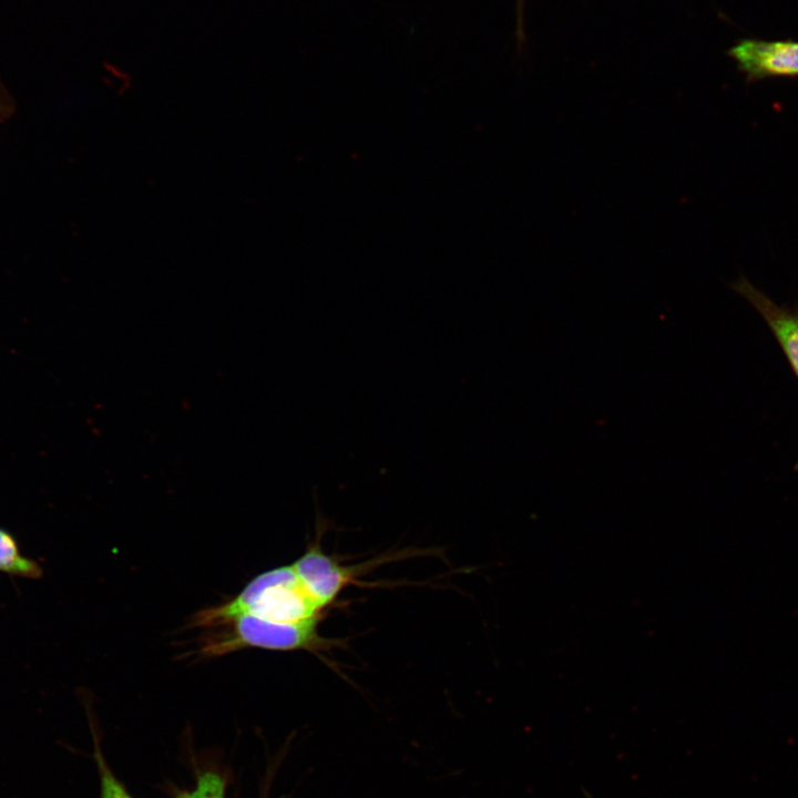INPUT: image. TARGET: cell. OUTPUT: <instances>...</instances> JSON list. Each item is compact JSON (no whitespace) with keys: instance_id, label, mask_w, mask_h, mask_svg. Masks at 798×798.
<instances>
[{"instance_id":"6da1fadb","label":"cell","mask_w":798,"mask_h":798,"mask_svg":"<svg viewBox=\"0 0 798 798\" xmlns=\"http://www.w3.org/2000/svg\"><path fill=\"white\" fill-rule=\"evenodd\" d=\"M324 610L293 565H286L255 576L229 602L196 613L193 625L212 627L232 616L250 614L275 623L317 627Z\"/></svg>"},{"instance_id":"52a82bcc","label":"cell","mask_w":798,"mask_h":798,"mask_svg":"<svg viewBox=\"0 0 798 798\" xmlns=\"http://www.w3.org/2000/svg\"><path fill=\"white\" fill-rule=\"evenodd\" d=\"M93 739L94 758L100 775V798H133L106 764L94 733Z\"/></svg>"},{"instance_id":"277c9868","label":"cell","mask_w":798,"mask_h":798,"mask_svg":"<svg viewBox=\"0 0 798 798\" xmlns=\"http://www.w3.org/2000/svg\"><path fill=\"white\" fill-rule=\"evenodd\" d=\"M291 565L303 584L325 608L335 602L355 575L354 569L339 565L318 544L309 545Z\"/></svg>"},{"instance_id":"ba28073f","label":"cell","mask_w":798,"mask_h":798,"mask_svg":"<svg viewBox=\"0 0 798 798\" xmlns=\"http://www.w3.org/2000/svg\"><path fill=\"white\" fill-rule=\"evenodd\" d=\"M178 798H226L225 780L218 773L205 771L198 776L195 787Z\"/></svg>"},{"instance_id":"7a4b0ae2","label":"cell","mask_w":798,"mask_h":798,"mask_svg":"<svg viewBox=\"0 0 798 798\" xmlns=\"http://www.w3.org/2000/svg\"><path fill=\"white\" fill-rule=\"evenodd\" d=\"M219 625L227 627L223 633L212 634L202 645V653L206 656H221L245 647L314 651L323 642L317 627L280 624L250 614H238L214 626Z\"/></svg>"},{"instance_id":"5b68a950","label":"cell","mask_w":798,"mask_h":798,"mask_svg":"<svg viewBox=\"0 0 798 798\" xmlns=\"http://www.w3.org/2000/svg\"><path fill=\"white\" fill-rule=\"evenodd\" d=\"M732 288L761 315L798 378V310L777 305L743 276Z\"/></svg>"},{"instance_id":"3957f363","label":"cell","mask_w":798,"mask_h":798,"mask_svg":"<svg viewBox=\"0 0 798 798\" xmlns=\"http://www.w3.org/2000/svg\"><path fill=\"white\" fill-rule=\"evenodd\" d=\"M747 80L798 75V42L746 39L729 50Z\"/></svg>"},{"instance_id":"8992f818","label":"cell","mask_w":798,"mask_h":798,"mask_svg":"<svg viewBox=\"0 0 798 798\" xmlns=\"http://www.w3.org/2000/svg\"><path fill=\"white\" fill-rule=\"evenodd\" d=\"M0 572L31 580L43 575L42 566L35 560L23 555L17 539L3 528H0Z\"/></svg>"}]
</instances>
